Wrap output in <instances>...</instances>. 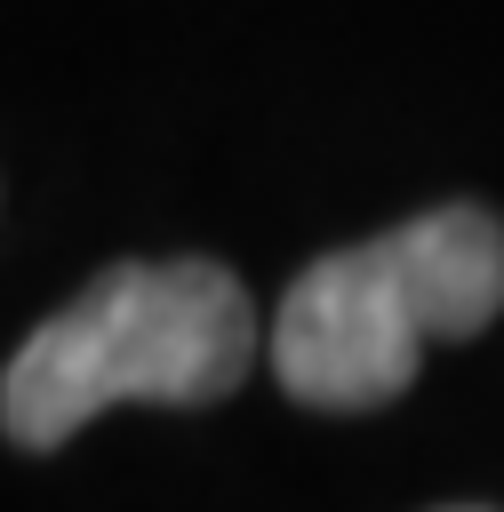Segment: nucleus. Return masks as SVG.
Returning a JSON list of instances; mask_svg holds the SVG:
<instances>
[{
	"label": "nucleus",
	"mask_w": 504,
	"mask_h": 512,
	"mask_svg": "<svg viewBox=\"0 0 504 512\" xmlns=\"http://www.w3.org/2000/svg\"><path fill=\"white\" fill-rule=\"evenodd\" d=\"M496 312L504 224L456 200L304 264L272 320V376L304 408L368 416L416 384L432 344H464Z\"/></svg>",
	"instance_id": "f257e3e1"
},
{
	"label": "nucleus",
	"mask_w": 504,
	"mask_h": 512,
	"mask_svg": "<svg viewBox=\"0 0 504 512\" xmlns=\"http://www.w3.org/2000/svg\"><path fill=\"white\" fill-rule=\"evenodd\" d=\"M256 360L248 288L208 256L112 264L56 320L24 336L0 376V424L16 448H56L112 400L208 408L240 392Z\"/></svg>",
	"instance_id": "f03ea898"
}]
</instances>
